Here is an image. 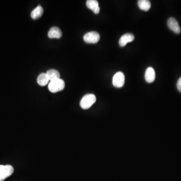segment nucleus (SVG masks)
Returning <instances> with one entry per match:
<instances>
[{
  "mask_svg": "<svg viewBox=\"0 0 181 181\" xmlns=\"http://www.w3.org/2000/svg\"><path fill=\"white\" fill-rule=\"evenodd\" d=\"M96 101V97L94 94H86L80 101V106L83 109H88Z\"/></svg>",
  "mask_w": 181,
  "mask_h": 181,
  "instance_id": "1",
  "label": "nucleus"
},
{
  "mask_svg": "<svg viewBox=\"0 0 181 181\" xmlns=\"http://www.w3.org/2000/svg\"><path fill=\"white\" fill-rule=\"evenodd\" d=\"M65 87V83L64 80L61 79H55L50 81L48 85V89L51 92L56 93L61 91L64 90Z\"/></svg>",
  "mask_w": 181,
  "mask_h": 181,
  "instance_id": "2",
  "label": "nucleus"
},
{
  "mask_svg": "<svg viewBox=\"0 0 181 181\" xmlns=\"http://www.w3.org/2000/svg\"><path fill=\"white\" fill-rule=\"evenodd\" d=\"M14 168L10 164L0 165V181H4L14 173Z\"/></svg>",
  "mask_w": 181,
  "mask_h": 181,
  "instance_id": "3",
  "label": "nucleus"
},
{
  "mask_svg": "<svg viewBox=\"0 0 181 181\" xmlns=\"http://www.w3.org/2000/svg\"><path fill=\"white\" fill-rule=\"evenodd\" d=\"M112 83L115 87L120 88L125 83V76L122 72H118L114 74L112 79Z\"/></svg>",
  "mask_w": 181,
  "mask_h": 181,
  "instance_id": "4",
  "label": "nucleus"
},
{
  "mask_svg": "<svg viewBox=\"0 0 181 181\" xmlns=\"http://www.w3.org/2000/svg\"><path fill=\"white\" fill-rule=\"evenodd\" d=\"M100 39V34L97 32L91 31L83 36V40L88 43H96Z\"/></svg>",
  "mask_w": 181,
  "mask_h": 181,
  "instance_id": "5",
  "label": "nucleus"
},
{
  "mask_svg": "<svg viewBox=\"0 0 181 181\" xmlns=\"http://www.w3.org/2000/svg\"><path fill=\"white\" fill-rule=\"evenodd\" d=\"M168 25L169 28L174 32L176 34H179L181 32V29L178 22L173 17H171L168 20Z\"/></svg>",
  "mask_w": 181,
  "mask_h": 181,
  "instance_id": "6",
  "label": "nucleus"
},
{
  "mask_svg": "<svg viewBox=\"0 0 181 181\" xmlns=\"http://www.w3.org/2000/svg\"><path fill=\"white\" fill-rule=\"evenodd\" d=\"M134 39V36L133 34L131 33H126L121 37V38L119 39V44L121 47H124L127 45V43L133 41Z\"/></svg>",
  "mask_w": 181,
  "mask_h": 181,
  "instance_id": "7",
  "label": "nucleus"
},
{
  "mask_svg": "<svg viewBox=\"0 0 181 181\" xmlns=\"http://www.w3.org/2000/svg\"><path fill=\"white\" fill-rule=\"evenodd\" d=\"M145 79L149 83L154 82L155 79V73L154 69L151 67H149L145 73Z\"/></svg>",
  "mask_w": 181,
  "mask_h": 181,
  "instance_id": "8",
  "label": "nucleus"
},
{
  "mask_svg": "<svg viewBox=\"0 0 181 181\" xmlns=\"http://www.w3.org/2000/svg\"><path fill=\"white\" fill-rule=\"evenodd\" d=\"M86 5L96 14H98L100 12V8L99 7V3L96 0H88L86 2Z\"/></svg>",
  "mask_w": 181,
  "mask_h": 181,
  "instance_id": "9",
  "label": "nucleus"
},
{
  "mask_svg": "<svg viewBox=\"0 0 181 181\" xmlns=\"http://www.w3.org/2000/svg\"><path fill=\"white\" fill-rule=\"evenodd\" d=\"M63 33L61 30L57 27H52L48 33V36L50 38H61Z\"/></svg>",
  "mask_w": 181,
  "mask_h": 181,
  "instance_id": "10",
  "label": "nucleus"
},
{
  "mask_svg": "<svg viewBox=\"0 0 181 181\" xmlns=\"http://www.w3.org/2000/svg\"><path fill=\"white\" fill-rule=\"evenodd\" d=\"M46 74L49 80L50 81L60 79V73L56 69H50L46 72Z\"/></svg>",
  "mask_w": 181,
  "mask_h": 181,
  "instance_id": "11",
  "label": "nucleus"
},
{
  "mask_svg": "<svg viewBox=\"0 0 181 181\" xmlns=\"http://www.w3.org/2000/svg\"><path fill=\"white\" fill-rule=\"evenodd\" d=\"M43 13V9L41 6H38L32 11L31 17L33 19L39 18L42 15Z\"/></svg>",
  "mask_w": 181,
  "mask_h": 181,
  "instance_id": "12",
  "label": "nucleus"
},
{
  "mask_svg": "<svg viewBox=\"0 0 181 181\" xmlns=\"http://www.w3.org/2000/svg\"><path fill=\"white\" fill-rule=\"evenodd\" d=\"M138 5L141 10L147 11L151 7V3L148 0H140L138 1Z\"/></svg>",
  "mask_w": 181,
  "mask_h": 181,
  "instance_id": "13",
  "label": "nucleus"
},
{
  "mask_svg": "<svg viewBox=\"0 0 181 181\" xmlns=\"http://www.w3.org/2000/svg\"><path fill=\"white\" fill-rule=\"evenodd\" d=\"M49 79L47 78L46 73H41L39 74L37 78V83L40 86H45L49 83Z\"/></svg>",
  "mask_w": 181,
  "mask_h": 181,
  "instance_id": "14",
  "label": "nucleus"
},
{
  "mask_svg": "<svg viewBox=\"0 0 181 181\" xmlns=\"http://www.w3.org/2000/svg\"><path fill=\"white\" fill-rule=\"evenodd\" d=\"M177 86V88L179 91L180 92H181V77L178 79V81Z\"/></svg>",
  "mask_w": 181,
  "mask_h": 181,
  "instance_id": "15",
  "label": "nucleus"
}]
</instances>
